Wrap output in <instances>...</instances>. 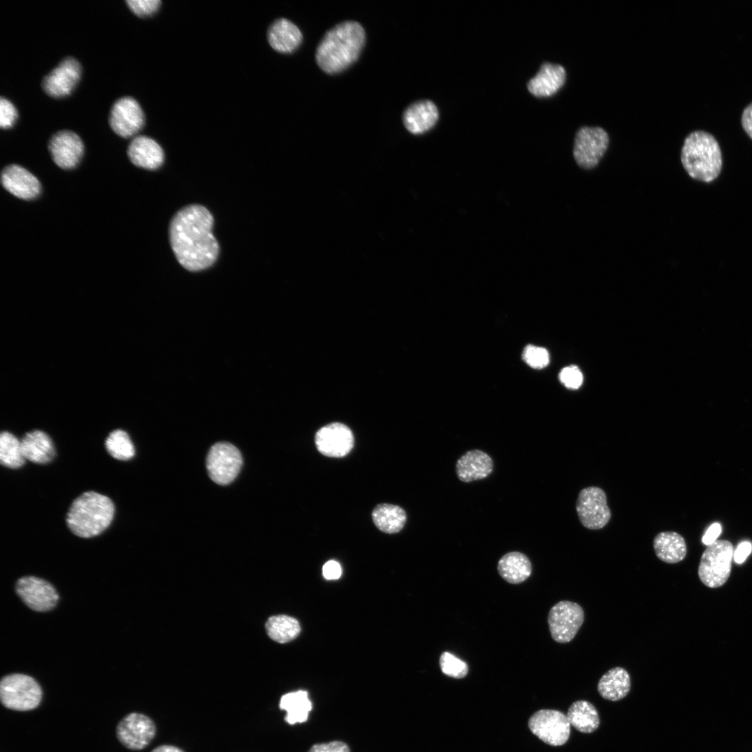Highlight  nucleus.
<instances>
[{"label": "nucleus", "mask_w": 752, "mask_h": 752, "mask_svg": "<svg viewBox=\"0 0 752 752\" xmlns=\"http://www.w3.org/2000/svg\"><path fill=\"white\" fill-rule=\"evenodd\" d=\"M109 123L112 130L123 138L136 134L143 127L145 116L138 102L132 97H122L113 104Z\"/></svg>", "instance_id": "13"}, {"label": "nucleus", "mask_w": 752, "mask_h": 752, "mask_svg": "<svg viewBox=\"0 0 752 752\" xmlns=\"http://www.w3.org/2000/svg\"><path fill=\"white\" fill-rule=\"evenodd\" d=\"M752 551V545L750 542H741L734 551L733 558L735 563H742Z\"/></svg>", "instance_id": "41"}, {"label": "nucleus", "mask_w": 752, "mask_h": 752, "mask_svg": "<svg viewBox=\"0 0 752 752\" xmlns=\"http://www.w3.org/2000/svg\"><path fill=\"white\" fill-rule=\"evenodd\" d=\"M524 361L533 368H542L549 363V354L547 350L541 347L529 345L523 352Z\"/></svg>", "instance_id": "35"}, {"label": "nucleus", "mask_w": 752, "mask_h": 752, "mask_svg": "<svg viewBox=\"0 0 752 752\" xmlns=\"http://www.w3.org/2000/svg\"><path fill=\"white\" fill-rule=\"evenodd\" d=\"M566 73L558 64L545 63L528 83V89L536 97H545L556 93L564 84Z\"/></svg>", "instance_id": "22"}, {"label": "nucleus", "mask_w": 752, "mask_h": 752, "mask_svg": "<svg viewBox=\"0 0 752 752\" xmlns=\"http://www.w3.org/2000/svg\"><path fill=\"white\" fill-rule=\"evenodd\" d=\"M81 74V68L78 61L70 56L66 57L44 77L42 88L52 97H63L75 88Z\"/></svg>", "instance_id": "15"}, {"label": "nucleus", "mask_w": 752, "mask_h": 752, "mask_svg": "<svg viewBox=\"0 0 752 752\" xmlns=\"http://www.w3.org/2000/svg\"><path fill=\"white\" fill-rule=\"evenodd\" d=\"M15 589L25 604L36 611H49L58 600V595L51 583L33 576L19 579Z\"/></svg>", "instance_id": "14"}, {"label": "nucleus", "mask_w": 752, "mask_h": 752, "mask_svg": "<svg viewBox=\"0 0 752 752\" xmlns=\"http://www.w3.org/2000/svg\"><path fill=\"white\" fill-rule=\"evenodd\" d=\"M439 666L443 673L454 678H463L468 673L467 663L448 652L441 655Z\"/></svg>", "instance_id": "34"}, {"label": "nucleus", "mask_w": 752, "mask_h": 752, "mask_svg": "<svg viewBox=\"0 0 752 752\" xmlns=\"http://www.w3.org/2000/svg\"><path fill=\"white\" fill-rule=\"evenodd\" d=\"M372 517L375 526L386 533L399 532L407 520L406 513L402 508L388 503L377 505L372 512Z\"/></svg>", "instance_id": "30"}, {"label": "nucleus", "mask_w": 752, "mask_h": 752, "mask_svg": "<svg viewBox=\"0 0 752 752\" xmlns=\"http://www.w3.org/2000/svg\"><path fill=\"white\" fill-rule=\"evenodd\" d=\"M84 143L75 132L60 130L54 134L48 143V150L54 163L65 170L77 166L84 153Z\"/></svg>", "instance_id": "16"}, {"label": "nucleus", "mask_w": 752, "mask_h": 752, "mask_svg": "<svg viewBox=\"0 0 752 752\" xmlns=\"http://www.w3.org/2000/svg\"><path fill=\"white\" fill-rule=\"evenodd\" d=\"M584 621V612L577 603L563 600L549 610L547 622L551 638L557 643L570 642Z\"/></svg>", "instance_id": "7"}, {"label": "nucleus", "mask_w": 752, "mask_h": 752, "mask_svg": "<svg viewBox=\"0 0 752 752\" xmlns=\"http://www.w3.org/2000/svg\"><path fill=\"white\" fill-rule=\"evenodd\" d=\"M302 39L299 29L285 18L275 20L267 31V40L270 46L282 54L295 52L300 46Z\"/></svg>", "instance_id": "21"}, {"label": "nucleus", "mask_w": 752, "mask_h": 752, "mask_svg": "<svg viewBox=\"0 0 752 752\" xmlns=\"http://www.w3.org/2000/svg\"><path fill=\"white\" fill-rule=\"evenodd\" d=\"M653 549L657 557L667 563L682 561L687 554L684 538L674 531H663L653 539Z\"/></svg>", "instance_id": "25"}, {"label": "nucleus", "mask_w": 752, "mask_h": 752, "mask_svg": "<svg viewBox=\"0 0 752 752\" xmlns=\"http://www.w3.org/2000/svg\"><path fill=\"white\" fill-rule=\"evenodd\" d=\"M21 441L13 434L4 431L0 434V461L6 467L17 469L25 463Z\"/></svg>", "instance_id": "32"}, {"label": "nucleus", "mask_w": 752, "mask_h": 752, "mask_svg": "<svg viewBox=\"0 0 752 752\" xmlns=\"http://www.w3.org/2000/svg\"><path fill=\"white\" fill-rule=\"evenodd\" d=\"M317 449L328 457H340L348 454L354 446L351 430L340 423H332L320 428L315 434Z\"/></svg>", "instance_id": "17"}, {"label": "nucleus", "mask_w": 752, "mask_h": 752, "mask_svg": "<svg viewBox=\"0 0 752 752\" xmlns=\"http://www.w3.org/2000/svg\"><path fill=\"white\" fill-rule=\"evenodd\" d=\"M17 118V111L14 104L8 99H0V127L8 129L13 126Z\"/></svg>", "instance_id": "37"}, {"label": "nucleus", "mask_w": 752, "mask_h": 752, "mask_svg": "<svg viewBox=\"0 0 752 752\" xmlns=\"http://www.w3.org/2000/svg\"><path fill=\"white\" fill-rule=\"evenodd\" d=\"M438 118L439 112L436 105L430 100H421L412 104L405 109L402 120L409 132L418 134L431 129Z\"/></svg>", "instance_id": "23"}, {"label": "nucleus", "mask_w": 752, "mask_h": 752, "mask_svg": "<svg viewBox=\"0 0 752 752\" xmlns=\"http://www.w3.org/2000/svg\"><path fill=\"white\" fill-rule=\"evenodd\" d=\"M114 512L113 503L109 497L88 491L74 500L68 510L66 522L75 535L92 538L110 525Z\"/></svg>", "instance_id": "3"}, {"label": "nucleus", "mask_w": 752, "mask_h": 752, "mask_svg": "<svg viewBox=\"0 0 752 752\" xmlns=\"http://www.w3.org/2000/svg\"><path fill=\"white\" fill-rule=\"evenodd\" d=\"M631 680L628 672L622 667H614L605 673L597 684L600 696L611 701L625 698L629 692Z\"/></svg>", "instance_id": "26"}, {"label": "nucleus", "mask_w": 752, "mask_h": 752, "mask_svg": "<svg viewBox=\"0 0 752 752\" xmlns=\"http://www.w3.org/2000/svg\"><path fill=\"white\" fill-rule=\"evenodd\" d=\"M567 716L570 725L581 733H593L600 725L596 708L586 700L574 702L568 709Z\"/></svg>", "instance_id": "29"}, {"label": "nucleus", "mask_w": 752, "mask_h": 752, "mask_svg": "<svg viewBox=\"0 0 752 752\" xmlns=\"http://www.w3.org/2000/svg\"><path fill=\"white\" fill-rule=\"evenodd\" d=\"M365 42L366 33L359 22H340L327 31L319 42L316 63L327 74L341 72L358 59Z\"/></svg>", "instance_id": "2"}, {"label": "nucleus", "mask_w": 752, "mask_h": 752, "mask_svg": "<svg viewBox=\"0 0 752 752\" xmlns=\"http://www.w3.org/2000/svg\"><path fill=\"white\" fill-rule=\"evenodd\" d=\"M279 708L286 711L285 721L294 725L297 723L306 722L313 707L308 692L305 690H298L283 695L280 699Z\"/></svg>", "instance_id": "28"}, {"label": "nucleus", "mask_w": 752, "mask_h": 752, "mask_svg": "<svg viewBox=\"0 0 752 752\" xmlns=\"http://www.w3.org/2000/svg\"><path fill=\"white\" fill-rule=\"evenodd\" d=\"M531 731L545 743L561 746L568 739L570 723L567 715L554 710H540L528 720Z\"/></svg>", "instance_id": "11"}, {"label": "nucleus", "mask_w": 752, "mask_h": 752, "mask_svg": "<svg viewBox=\"0 0 752 752\" xmlns=\"http://www.w3.org/2000/svg\"><path fill=\"white\" fill-rule=\"evenodd\" d=\"M116 732L122 745L130 750L139 751L146 747L153 739L156 727L149 716L132 712L118 722Z\"/></svg>", "instance_id": "12"}, {"label": "nucleus", "mask_w": 752, "mask_h": 752, "mask_svg": "<svg viewBox=\"0 0 752 752\" xmlns=\"http://www.w3.org/2000/svg\"><path fill=\"white\" fill-rule=\"evenodd\" d=\"M242 465L240 451L230 443H216L207 453L206 467L209 476L219 485H228L233 481Z\"/></svg>", "instance_id": "8"}, {"label": "nucleus", "mask_w": 752, "mask_h": 752, "mask_svg": "<svg viewBox=\"0 0 752 752\" xmlns=\"http://www.w3.org/2000/svg\"><path fill=\"white\" fill-rule=\"evenodd\" d=\"M265 627L269 636L280 643H288L295 639L301 631L298 620L285 615L270 617Z\"/></svg>", "instance_id": "31"}, {"label": "nucleus", "mask_w": 752, "mask_h": 752, "mask_svg": "<svg viewBox=\"0 0 752 752\" xmlns=\"http://www.w3.org/2000/svg\"><path fill=\"white\" fill-rule=\"evenodd\" d=\"M213 224L210 211L200 205L186 206L173 217L171 246L179 263L187 270L206 269L217 259L219 246L212 233Z\"/></svg>", "instance_id": "1"}, {"label": "nucleus", "mask_w": 752, "mask_h": 752, "mask_svg": "<svg viewBox=\"0 0 752 752\" xmlns=\"http://www.w3.org/2000/svg\"><path fill=\"white\" fill-rule=\"evenodd\" d=\"M559 379L567 388L577 389L582 384L583 375L578 367L570 366L561 370Z\"/></svg>", "instance_id": "38"}, {"label": "nucleus", "mask_w": 752, "mask_h": 752, "mask_svg": "<svg viewBox=\"0 0 752 752\" xmlns=\"http://www.w3.org/2000/svg\"><path fill=\"white\" fill-rule=\"evenodd\" d=\"M491 457L480 450H471L462 455L456 463V473L464 483L483 479L493 471Z\"/></svg>", "instance_id": "20"}, {"label": "nucleus", "mask_w": 752, "mask_h": 752, "mask_svg": "<svg viewBox=\"0 0 752 752\" xmlns=\"http://www.w3.org/2000/svg\"><path fill=\"white\" fill-rule=\"evenodd\" d=\"M341 567L335 561H329L322 567V574L326 579H338L341 576Z\"/></svg>", "instance_id": "40"}, {"label": "nucleus", "mask_w": 752, "mask_h": 752, "mask_svg": "<svg viewBox=\"0 0 752 752\" xmlns=\"http://www.w3.org/2000/svg\"><path fill=\"white\" fill-rule=\"evenodd\" d=\"M497 570L499 575L512 584L520 583L531 575L532 565L528 558L523 553L510 551L504 554L499 561Z\"/></svg>", "instance_id": "27"}, {"label": "nucleus", "mask_w": 752, "mask_h": 752, "mask_svg": "<svg viewBox=\"0 0 752 752\" xmlns=\"http://www.w3.org/2000/svg\"><path fill=\"white\" fill-rule=\"evenodd\" d=\"M127 155L133 164L148 170L159 168L164 161V153L159 144L143 135L132 139L127 148Z\"/></svg>", "instance_id": "19"}, {"label": "nucleus", "mask_w": 752, "mask_h": 752, "mask_svg": "<svg viewBox=\"0 0 752 752\" xmlns=\"http://www.w3.org/2000/svg\"><path fill=\"white\" fill-rule=\"evenodd\" d=\"M42 691L40 684L31 676L14 673L4 676L0 682L2 705L15 711H29L40 703Z\"/></svg>", "instance_id": "5"}, {"label": "nucleus", "mask_w": 752, "mask_h": 752, "mask_svg": "<svg viewBox=\"0 0 752 752\" xmlns=\"http://www.w3.org/2000/svg\"><path fill=\"white\" fill-rule=\"evenodd\" d=\"M682 166L690 177L710 182L716 179L722 168V155L716 138L703 130L691 132L681 150Z\"/></svg>", "instance_id": "4"}, {"label": "nucleus", "mask_w": 752, "mask_h": 752, "mask_svg": "<svg viewBox=\"0 0 752 752\" xmlns=\"http://www.w3.org/2000/svg\"><path fill=\"white\" fill-rule=\"evenodd\" d=\"M721 533V526L719 523L712 524L704 534L702 542L708 546L714 542Z\"/></svg>", "instance_id": "42"}, {"label": "nucleus", "mask_w": 752, "mask_h": 752, "mask_svg": "<svg viewBox=\"0 0 752 752\" xmlns=\"http://www.w3.org/2000/svg\"><path fill=\"white\" fill-rule=\"evenodd\" d=\"M579 521L586 528L598 530L604 527L611 517L605 492L599 487L582 489L576 501Z\"/></svg>", "instance_id": "9"}, {"label": "nucleus", "mask_w": 752, "mask_h": 752, "mask_svg": "<svg viewBox=\"0 0 752 752\" xmlns=\"http://www.w3.org/2000/svg\"><path fill=\"white\" fill-rule=\"evenodd\" d=\"M733 553L732 543L726 540H716L708 545L698 566L700 581L710 588L723 585L730 574Z\"/></svg>", "instance_id": "6"}, {"label": "nucleus", "mask_w": 752, "mask_h": 752, "mask_svg": "<svg viewBox=\"0 0 752 752\" xmlns=\"http://www.w3.org/2000/svg\"><path fill=\"white\" fill-rule=\"evenodd\" d=\"M126 3L132 12L141 17L154 15L162 4L159 0H127Z\"/></svg>", "instance_id": "36"}, {"label": "nucleus", "mask_w": 752, "mask_h": 752, "mask_svg": "<svg viewBox=\"0 0 752 752\" xmlns=\"http://www.w3.org/2000/svg\"><path fill=\"white\" fill-rule=\"evenodd\" d=\"M1 182L6 190L20 199H34L41 191L37 178L17 164H10L3 169Z\"/></svg>", "instance_id": "18"}, {"label": "nucleus", "mask_w": 752, "mask_h": 752, "mask_svg": "<svg viewBox=\"0 0 752 752\" xmlns=\"http://www.w3.org/2000/svg\"><path fill=\"white\" fill-rule=\"evenodd\" d=\"M606 132L599 127H583L576 134L573 155L582 169L590 170L597 166L608 148Z\"/></svg>", "instance_id": "10"}, {"label": "nucleus", "mask_w": 752, "mask_h": 752, "mask_svg": "<svg viewBox=\"0 0 752 752\" xmlns=\"http://www.w3.org/2000/svg\"><path fill=\"white\" fill-rule=\"evenodd\" d=\"M21 446L25 460L36 464H46L55 456V449L51 438L41 430H33L24 434Z\"/></svg>", "instance_id": "24"}, {"label": "nucleus", "mask_w": 752, "mask_h": 752, "mask_svg": "<svg viewBox=\"0 0 752 752\" xmlns=\"http://www.w3.org/2000/svg\"><path fill=\"white\" fill-rule=\"evenodd\" d=\"M151 752H184L178 747L172 745H161L155 748Z\"/></svg>", "instance_id": "44"}, {"label": "nucleus", "mask_w": 752, "mask_h": 752, "mask_svg": "<svg viewBox=\"0 0 752 752\" xmlns=\"http://www.w3.org/2000/svg\"><path fill=\"white\" fill-rule=\"evenodd\" d=\"M307 752H351V751L347 743L334 740L326 743L314 744Z\"/></svg>", "instance_id": "39"}, {"label": "nucleus", "mask_w": 752, "mask_h": 752, "mask_svg": "<svg viewBox=\"0 0 752 752\" xmlns=\"http://www.w3.org/2000/svg\"><path fill=\"white\" fill-rule=\"evenodd\" d=\"M105 447L108 453L118 460H129L135 454L128 434L122 430H115L109 434L105 441Z\"/></svg>", "instance_id": "33"}, {"label": "nucleus", "mask_w": 752, "mask_h": 752, "mask_svg": "<svg viewBox=\"0 0 752 752\" xmlns=\"http://www.w3.org/2000/svg\"><path fill=\"white\" fill-rule=\"evenodd\" d=\"M741 121L744 130L752 139V102L744 109Z\"/></svg>", "instance_id": "43"}]
</instances>
